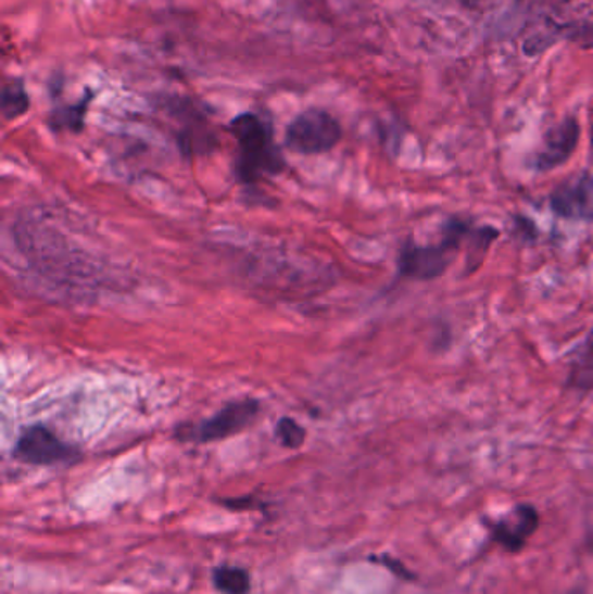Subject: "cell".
<instances>
[{
	"label": "cell",
	"instance_id": "1",
	"mask_svg": "<svg viewBox=\"0 0 593 594\" xmlns=\"http://www.w3.org/2000/svg\"><path fill=\"white\" fill-rule=\"evenodd\" d=\"M231 136L236 138V176L242 185H256L263 176H275L286 167L282 152L274 139L270 122L256 113L245 112L231 118Z\"/></svg>",
	"mask_w": 593,
	"mask_h": 594
},
{
	"label": "cell",
	"instance_id": "2",
	"mask_svg": "<svg viewBox=\"0 0 593 594\" xmlns=\"http://www.w3.org/2000/svg\"><path fill=\"white\" fill-rule=\"evenodd\" d=\"M467 235V223L453 219L445 225L442 242L439 245L406 243V248L402 249L401 257H399V271L402 277L421 280V282L441 277Z\"/></svg>",
	"mask_w": 593,
	"mask_h": 594
},
{
	"label": "cell",
	"instance_id": "3",
	"mask_svg": "<svg viewBox=\"0 0 593 594\" xmlns=\"http://www.w3.org/2000/svg\"><path fill=\"white\" fill-rule=\"evenodd\" d=\"M343 130L331 113L308 109L292 118L286 129V147L302 155H320L340 143Z\"/></svg>",
	"mask_w": 593,
	"mask_h": 594
},
{
	"label": "cell",
	"instance_id": "4",
	"mask_svg": "<svg viewBox=\"0 0 593 594\" xmlns=\"http://www.w3.org/2000/svg\"><path fill=\"white\" fill-rule=\"evenodd\" d=\"M260 410L262 405L256 399L236 400L205 421L179 426L176 439L192 443H211L228 439L231 434L244 431L256 419Z\"/></svg>",
	"mask_w": 593,
	"mask_h": 594
},
{
	"label": "cell",
	"instance_id": "5",
	"mask_svg": "<svg viewBox=\"0 0 593 594\" xmlns=\"http://www.w3.org/2000/svg\"><path fill=\"white\" fill-rule=\"evenodd\" d=\"M13 456L34 466H54L79 459L80 452L42 425L28 426L14 445Z\"/></svg>",
	"mask_w": 593,
	"mask_h": 594
},
{
	"label": "cell",
	"instance_id": "6",
	"mask_svg": "<svg viewBox=\"0 0 593 594\" xmlns=\"http://www.w3.org/2000/svg\"><path fill=\"white\" fill-rule=\"evenodd\" d=\"M550 207L557 216L572 222H593V174L560 185L550 195Z\"/></svg>",
	"mask_w": 593,
	"mask_h": 594
},
{
	"label": "cell",
	"instance_id": "7",
	"mask_svg": "<svg viewBox=\"0 0 593 594\" xmlns=\"http://www.w3.org/2000/svg\"><path fill=\"white\" fill-rule=\"evenodd\" d=\"M580 141V124L575 118H567L558 126L552 127L543 139V147L538 152L534 167L540 173L557 169L566 164L575 153Z\"/></svg>",
	"mask_w": 593,
	"mask_h": 594
},
{
	"label": "cell",
	"instance_id": "8",
	"mask_svg": "<svg viewBox=\"0 0 593 594\" xmlns=\"http://www.w3.org/2000/svg\"><path fill=\"white\" fill-rule=\"evenodd\" d=\"M537 509L528 504L517 506L512 520L497 521L493 526V535L496 543L502 544L508 552H519L526 543V539L537 530Z\"/></svg>",
	"mask_w": 593,
	"mask_h": 594
},
{
	"label": "cell",
	"instance_id": "9",
	"mask_svg": "<svg viewBox=\"0 0 593 594\" xmlns=\"http://www.w3.org/2000/svg\"><path fill=\"white\" fill-rule=\"evenodd\" d=\"M92 98H94V92L89 91L88 94L80 98L79 103L53 109V112L49 113V127L56 132H62V130L80 132L86 124V115H88Z\"/></svg>",
	"mask_w": 593,
	"mask_h": 594
},
{
	"label": "cell",
	"instance_id": "10",
	"mask_svg": "<svg viewBox=\"0 0 593 594\" xmlns=\"http://www.w3.org/2000/svg\"><path fill=\"white\" fill-rule=\"evenodd\" d=\"M2 117L5 121H16L30 110V94H28L25 83L20 78H11L2 87Z\"/></svg>",
	"mask_w": 593,
	"mask_h": 594
},
{
	"label": "cell",
	"instance_id": "11",
	"mask_svg": "<svg viewBox=\"0 0 593 594\" xmlns=\"http://www.w3.org/2000/svg\"><path fill=\"white\" fill-rule=\"evenodd\" d=\"M213 582L223 594H248L251 590V578L248 570L240 567L222 565L213 570Z\"/></svg>",
	"mask_w": 593,
	"mask_h": 594
},
{
	"label": "cell",
	"instance_id": "12",
	"mask_svg": "<svg viewBox=\"0 0 593 594\" xmlns=\"http://www.w3.org/2000/svg\"><path fill=\"white\" fill-rule=\"evenodd\" d=\"M275 433L283 447L300 448L306 440V431L291 417H282L275 426Z\"/></svg>",
	"mask_w": 593,
	"mask_h": 594
},
{
	"label": "cell",
	"instance_id": "13",
	"mask_svg": "<svg viewBox=\"0 0 593 594\" xmlns=\"http://www.w3.org/2000/svg\"><path fill=\"white\" fill-rule=\"evenodd\" d=\"M575 379L576 384H580V387H593V334L590 336L589 341L584 343L583 350L578 355L575 365Z\"/></svg>",
	"mask_w": 593,
	"mask_h": 594
},
{
	"label": "cell",
	"instance_id": "14",
	"mask_svg": "<svg viewBox=\"0 0 593 594\" xmlns=\"http://www.w3.org/2000/svg\"><path fill=\"white\" fill-rule=\"evenodd\" d=\"M569 37L584 48H593V25L572 26V34H569Z\"/></svg>",
	"mask_w": 593,
	"mask_h": 594
}]
</instances>
